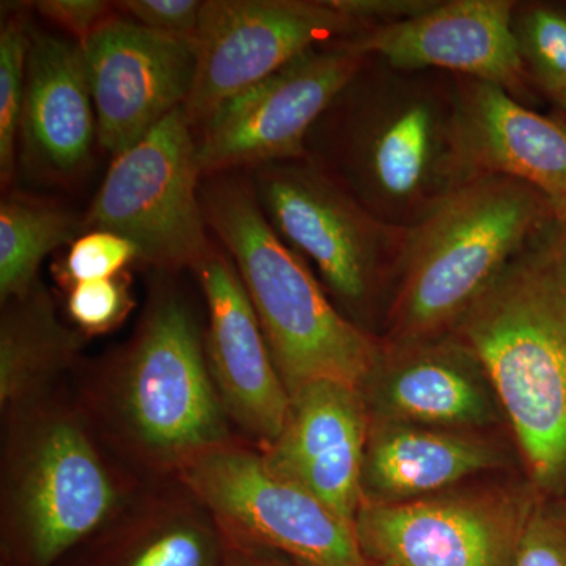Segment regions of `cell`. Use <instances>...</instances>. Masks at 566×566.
<instances>
[{
	"label": "cell",
	"mask_w": 566,
	"mask_h": 566,
	"mask_svg": "<svg viewBox=\"0 0 566 566\" xmlns=\"http://www.w3.org/2000/svg\"><path fill=\"white\" fill-rule=\"evenodd\" d=\"M452 334L485 367L543 495L566 493V218L554 216L461 315Z\"/></svg>",
	"instance_id": "obj_2"
},
{
	"label": "cell",
	"mask_w": 566,
	"mask_h": 566,
	"mask_svg": "<svg viewBox=\"0 0 566 566\" xmlns=\"http://www.w3.org/2000/svg\"><path fill=\"white\" fill-rule=\"evenodd\" d=\"M31 44L32 29L28 17L20 11L3 17L0 28V177L3 185H10L18 170L21 112Z\"/></svg>",
	"instance_id": "obj_24"
},
{
	"label": "cell",
	"mask_w": 566,
	"mask_h": 566,
	"mask_svg": "<svg viewBox=\"0 0 566 566\" xmlns=\"http://www.w3.org/2000/svg\"><path fill=\"white\" fill-rule=\"evenodd\" d=\"M98 144L112 156L134 147L182 109L197 74L196 41L112 17L84 43Z\"/></svg>",
	"instance_id": "obj_13"
},
{
	"label": "cell",
	"mask_w": 566,
	"mask_h": 566,
	"mask_svg": "<svg viewBox=\"0 0 566 566\" xmlns=\"http://www.w3.org/2000/svg\"><path fill=\"white\" fill-rule=\"evenodd\" d=\"M370 422L490 431L506 422L476 354L449 333L412 344H385L357 387Z\"/></svg>",
	"instance_id": "obj_14"
},
{
	"label": "cell",
	"mask_w": 566,
	"mask_h": 566,
	"mask_svg": "<svg viewBox=\"0 0 566 566\" xmlns=\"http://www.w3.org/2000/svg\"><path fill=\"white\" fill-rule=\"evenodd\" d=\"M226 535V534H223ZM221 566H297L270 551L260 549L248 543L226 535V553Z\"/></svg>",
	"instance_id": "obj_32"
},
{
	"label": "cell",
	"mask_w": 566,
	"mask_h": 566,
	"mask_svg": "<svg viewBox=\"0 0 566 566\" xmlns=\"http://www.w3.org/2000/svg\"><path fill=\"white\" fill-rule=\"evenodd\" d=\"M554 98L557 99L558 104H560V106L564 107V111L566 112V88L564 92L558 93L557 96H554Z\"/></svg>",
	"instance_id": "obj_33"
},
{
	"label": "cell",
	"mask_w": 566,
	"mask_h": 566,
	"mask_svg": "<svg viewBox=\"0 0 566 566\" xmlns=\"http://www.w3.org/2000/svg\"><path fill=\"white\" fill-rule=\"evenodd\" d=\"M524 65L549 95L566 88V17L551 9H534L515 24Z\"/></svg>",
	"instance_id": "obj_25"
},
{
	"label": "cell",
	"mask_w": 566,
	"mask_h": 566,
	"mask_svg": "<svg viewBox=\"0 0 566 566\" xmlns=\"http://www.w3.org/2000/svg\"><path fill=\"white\" fill-rule=\"evenodd\" d=\"M95 142L98 125L81 44L32 32L18 164L44 180L70 182L87 172Z\"/></svg>",
	"instance_id": "obj_19"
},
{
	"label": "cell",
	"mask_w": 566,
	"mask_h": 566,
	"mask_svg": "<svg viewBox=\"0 0 566 566\" xmlns=\"http://www.w3.org/2000/svg\"><path fill=\"white\" fill-rule=\"evenodd\" d=\"M82 409L112 455L145 482L175 479L233 441L191 305L156 283L134 335L85 375Z\"/></svg>",
	"instance_id": "obj_1"
},
{
	"label": "cell",
	"mask_w": 566,
	"mask_h": 566,
	"mask_svg": "<svg viewBox=\"0 0 566 566\" xmlns=\"http://www.w3.org/2000/svg\"><path fill=\"white\" fill-rule=\"evenodd\" d=\"M455 153L463 180L526 182L566 218V129L505 88L469 77L455 84Z\"/></svg>",
	"instance_id": "obj_18"
},
{
	"label": "cell",
	"mask_w": 566,
	"mask_h": 566,
	"mask_svg": "<svg viewBox=\"0 0 566 566\" xmlns=\"http://www.w3.org/2000/svg\"><path fill=\"white\" fill-rule=\"evenodd\" d=\"M510 0H449L419 17L368 29L346 44L360 54L378 55L395 70H444L490 82L512 93L524 88Z\"/></svg>",
	"instance_id": "obj_16"
},
{
	"label": "cell",
	"mask_w": 566,
	"mask_h": 566,
	"mask_svg": "<svg viewBox=\"0 0 566 566\" xmlns=\"http://www.w3.org/2000/svg\"><path fill=\"white\" fill-rule=\"evenodd\" d=\"M82 232L84 218L63 205L6 193L0 202V304L31 292L44 259Z\"/></svg>",
	"instance_id": "obj_23"
},
{
	"label": "cell",
	"mask_w": 566,
	"mask_h": 566,
	"mask_svg": "<svg viewBox=\"0 0 566 566\" xmlns=\"http://www.w3.org/2000/svg\"><path fill=\"white\" fill-rule=\"evenodd\" d=\"M85 337L57 315L40 281L24 296L2 304L0 314V409L14 408L59 389L80 360Z\"/></svg>",
	"instance_id": "obj_22"
},
{
	"label": "cell",
	"mask_w": 566,
	"mask_h": 566,
	"mask_svg": "<svg viewBox=\"0 0 566 566\" xmlns=\"http://www.w3.org/2000/svg\"><path fill=\"white\" fill-rule=\"evenodd\" d=\"M371 95L345 114L326 172L382 221L408 227L464 181L455 153V87L444 93L395 81Z\"/></svg>",
	"instance_id": "obj_6"
},
{
	"label": "cell",
	"mask_w": 566,
	"mask_h": 566,
	"mask_svg": "<svg viewBox=\"0 0 566 566\" xmlns=\"http://www.w3.org/2000/svg\"><path fill=\"white\" fill-rule=\"evenodd\" d=\"M368 419L363 395L337 381L308 382L290 395L285 427L259 449L273 474L303 488L354 527L359 510Z\"/></svg>",
	"instance_id": "obj_17"
},
{
	"label": "cell",
	"mask_w": 566,
	"mask_h": 566,
	"mask_svg": "<svg viewBox=\"0 0 566 566\" xmlns=\"http://www.w3.org/2000/svg\"><path fill=\"white\" fill-rule=\"evenodd\" d=\"M329 3L365 32L419 17L433 9L438 0H329Z\"/></svg>",
	"instance_id": "obj_31"
},
{
	"label": "cell",
	"mask_w": 566,
	"mask_h": 566,
	"mask_svg": "<svg viewBox=\"0 0 566 566\" xmlns=\"http://www.w3.org/2000/svg\"><path fill=\"white\" fill-rule=\"evenodd\" d=\"M136 260L139 251L132 241L120 234L91 230L71 244L59 266V281L69 289L82 282L103 281L123 274Z\"/></svg>",
	"instance_id": "obj_26"
},
{
	"label": "cell",
	"mask_w": 566,
	"mask_h": 566,
	"mask_svg": "<svg viewBox=\"0 0 566 566\" xmlns=\"http://www.w3.org/2000/svg\"><path fill=\"white\" fill-rule=\"evenodd\" d=\"M134 297L125 275L77 283L69 289L66 311L82 334L111 333L132 314Z\"/></svg>",
	"instance_id": "obj_27"
},
{
	"label": "cell",
	"mask_w": 566,
	"mask_h": 566,
	"mask_svg": "<svg viewBox=\"0 0 566 566\" xmlns=\"http://www.w3.org/2000/svg\"><path fill=\"white\" fill-rule=\"evenodd\" d=\"M150 482L61 390L2 411L0 546L10 566H62Z\"/></svg>",
	"instance_id": "obj_3"
},
{
	"label": "cell",
	"mask_w": 566,
	"mask_h": 566,
	"mask_svg": "<svg viewBox=\"0 0 566 566\" xmlns=\"http://www.w3.org/2000/svg\"><path fill=\"white\" fill-rule=\"evenodd\" d=\"M200 200L208 230L240 274L289 394L315 381L363 385L381 338L331 303L311 266L268 222L252 180L230 172L203 177Z\"/></svg>",
	"instance_id": "obj_5"
},
{
	"label": "cell",
	"mask_w": 566,
	"mask_h": 566,
	"mask_svg": "<svg viewBox=\"0 0 566 566\" xmlns=\"http://www.w3.org/2000/svg\"><path fill=\"white\" fill-rule=\"evenodd\" d=\"M513 566H566V495L536 499Z\"/></svg>",
	"instance_id": "obj_28"
},
{
	"label": "cell",
	"mask_w": 566,
	"mask_h": 566,
	"mask_svg": "<svg viewBox=\"0 0 566 566\" xmlns=\"http://www.w3.org/2000/svg\"><path fill=\"white\" fill-rule=\"evenodd\" d=\"M175 479L210 510L227 536L297 566H370L354 527L273 474L259 447L244 438L193 458Z\"/></svg>",
	"instance_id": "obj_10"
},
{
	"label": "cell",
	"mask_w": 566,
	"mask_h": 566,
	"mask_svg": "<svg viewBox=\"0 0 566 566\" xmlns=\"http://www.w3.org/2000/svg\"><path fill=\"white\" fill-rule=\"evenodd\" d=\"M252 185L275 233L314 264L344 315L363 327L386 275L392 281L406 227L379 219L305 158L256 167Z\"/></svg>",
	"instance_id": "obj_7"
},
{
	"label": "cell",
	"mask_w": 566,
	"mask_h": 566,
	"mask_svg": "<svg viewBox=\"0 0 566 566\" xmlns=\"http://www.w3.org/2000/svg\"><path fill=\"white\" fill-rule=\"evenodd\" d=\"M62 566H77L76 564H74V560L73 558H70L69 562H66V564H63Z\"/></svg>",
	"instance_id": "obj_34"
},
{
	"label": "cell",
	"mask_w": 566,
	"mask_h": 566,
	"mask_svg": "<svg viewBox=\"0 0 566 566\" xmlns=\"http://www.w3.org/2000/svg\"><path fill=\"white\" fill-rule=\"evenodd\" d=\"M193 273L207 301L205 353L223 409L245 441L264 449L285 427L289 390L232 259L212 248Z\"/></svg>",
	"instance_id": "obj_15"
},
{
	"label": "cell",
	"mask_w": 566,
	"mask_h": 566,
	"mask_svg": "<svg viewBox=\"0 0 566 566\" xmlns=\"http://www.w3.org/2000/svg\"><path fill=\"white\" fill-rule=\"evenodd\" d=\"M557 214L526 182L480 175L458 182L405 229L385 344L452 333L461 315Z\"/></svg>",
	"instance_id": "obj_4"
},
{
	"label": "cell",
	"mask_w": 566,
	"mask_h": 566,
	"mask_svg": "<svg viewBox=\"0 0 566 566\" xmlns=\"http://www.w3.org/2000/svg\"><path fill=\"white\" fill-rule=\"evenodd\" d=\"M365 59L346 41L316 48L227 99L199 128L203 177L304 159L311 133L356 80Z\"/></svg>",
	"instance_id": "obj_11"
},
{
	"label": "cell",
	"mask_w": 566,
	"mask_h": 566,
	"mask_svg": "<svg viewBox=\"0 0 566 566\" xmlns=\"http://www.w3.org/2000/svg\"><path fill=\"white\" fill-rule=\"evenodd\" d=\"M202 178L192 126L175 111L115 156L84 216L85 230L120 234L159 271H193L212 251Z\"/></svg>",
	"instance_id": "obj_8"
},
{
	"label": "cell",
	"mask_w": 566,
	"mask_h": 566,
	"mask_svg": "<svg viewBox=\"0 0 566 566\" xmlns=\"http://www.w3.org/2000/svg\"><path fill=\"white\" fill-rule=\"evenodd\" d=\"M226 535L180 480L150 482L74 554L77 566H221Z\"/></svg>",
	"instance_id": "obj_21"
},
{
	"label": "cell",
	"mask_w": 566,
	"mask_h": 566,
	"mask_svg": "<svg viewBox=\"0 0 566 566\" xmlns=\"http://www.w3.org/2000/svg\"><path fill=\"white\" fill-rule=\"evenodd\" d=\"M538 495L524 476L469 480L401 504L360 502L354 534L370 566H513Z\"/></svg>",
	"instance_id": "obj_9"
},
{
	"label": "cell",
	"mask_w": 566,
	"mask_h": 566,
	"mask_svg": "<svg viewBox=\"0 0 566 566\" xmlns=\"http://www.w3.org/2000/svg\"><path fill=\"white\" fill-rule=\"evenodd\" d=\"M112 6L114 3L104 0H41L33 3L41 17L65 29L80 44L112 17L111 11L115 10Z\"/></svg>",
	"instance_id": "obj_30"
},
{
	"label": "cell",
	"mask_w": 566,
	"mask_h": 566,
	"mask_svg": "<svg viewBox=\"0 0 566 566\" xmlns=\"http://www.w3.org/2000/svg\"><path fill=\"white\" fill-rule=\"evenodd\" d=\"M363 32L329 0H208L196 36V81L182 114L192 129L200 128L227 99L305 52Z\"/></svg>",
	"instance_id": "obj_12"
},
{
	"label": "cell",
	"mask_w": 566,
	"mask_h": 566,
	"mask_svg": "<svg viewBox=\"0 0 566 566\" xmlns=\"http://www.w3.org/2000/svg\"><path fill=\"white\" fill-rule=\"evenodd\" d=\"M114 6L123 17L142 28L193 41L203 9V2L199 0H125Z\"/></svg>",
	"instance_id": "obj_29"
},
{
	"label": "cell",
	"mask_w": 566,
	"mask_h": 566,
	"mask_svg": "<svg viewBox=\"0 0 566 566\" xmlns=\"http://www.w3.org/2000/svg\"><path fill=\"white\" fill-rule=\"evenodd\" d=\"M513 465L515 457L509 447L490 431L370 422L360 471V502H411Z\"/></svg>",
	"instance_id": "obj_20"
}]
</instances>
